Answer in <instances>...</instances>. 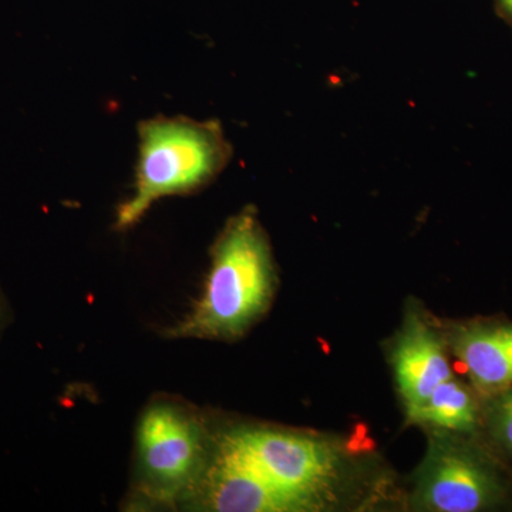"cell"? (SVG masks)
Returning a JSON list of instances; mask_svg holds the SVG:
<instances>
[{
  "mask_svg": "<svg viewBox=\"0 0 512 512\" xmlns=\"http://www.w3.org/2000/svg\"><path fill=\"white\" fill-rule=\"evenodd\" d=\"M503 490L487 461L464 444L434 437L417 473L414 505L437 512H474L491 507Z\"/></svg>",
  "mask_w": 512,
  "mask_h": 512,
  "instance_id": "cell-5",
  "label": "cell"
},
{
  "mask_svg": "<svg viewBox=\"0 0 512 512\" xmlns=\"http://www.w3.org/2000/svg\"><path fill=\"white\" fill-rule=\"evenodd\" d=\"M212 436L188 404L157 399L141 414L136 436V493L156 505H181L197 490Z\"/></svg>",
  "mask_w": 512,
  "mask_h": 512,
  "instance_id": "cell-3",
  "label": "cell"
},
{
  "mask_svg": "<svg viewBox=\"0 0 512 512\" xmlns=\"http://www.w3.org/2000/svg\"><path fill=\"white\" fill-rule=\"evenodd\" d=\"M490 421L495 439L512 451V386L504 389L493 403Z\"/></svg>",
  "mask_w": 512,
  "mask_h": 512,
  "instance_id": "cell-10",
  "label": "cell"
},
{
  "mask_svg": "<svg viewBox=\"0 0 512 512\" xmlns=\"http://www.w3.org/2000/svg\"><path fill=\"white\" fill-rule=\"evenodd\" d=\"M275 288L271 247L254 212L228 222L215 242L210 272L192 311L171 338H239L264 315Z\"/></svg>",
  "mask_w": 512,
  "mask_h": 512,
  "instance_id": "cell-1",
  "label": "cell"
},
{
  "mask_svg": "<svg viewBox=\"0 0 512 512\" xmlns=\"http://www.w3.org/2000/svg\"><path fill=\"white\" fill-rule=\"evenodd\" d=\"M134 191L117 210V228L133 227L163 198L191 194L228 163L229 146L215 121L156 117L138 130Z\"/></svg>",
  "mask_w": 512,
  "mask_h": 512,
  "instance_id": "cell-2",
  "label": "cell"
},
{
  "mask_svg": "<svg viewBox=\"0 0 512 512\" xmlns=\"http://www.w3.org/2000/svg\"><path fill=\"white\" fill-rule=\"evenodd\" d=\"M187 505L217 512H302L315 504L259 474L221 436L212 437L208 466Z\"/></svg>",
  "mask_w": 512,
  "mask_h": 512,
  "instance_id": "cell-6",
  "label": "cell"
},
{
  "mask_svg": "<svg viewBox=\"0 0 512 512\" xmlns=\"http://www.w3.org/2000/svg\"><path fill=\"white\" fill-rule=\"evenodd\" d=\"M271 483L322 507L339 473V456L328 441L274 427L242 426L220 434Z\"/></svg>",
  "mask_w": 512,
  "mask_h": 512,
  "instance_id": "cell-4",
  "label": "cell"
},
{
  "mask_svg": "<svg viewBox=\"0 0 512 512\" xmlns=\"http://www.w3.org/2000/svg\"><path fill=\"white\" fill-rule=\"evenodd\" d=\"M393 362L409 420L441 383L453 377L440 339L426 322L414 316H409L400 333Z\"/></svg>",
  "mask_w": 512,
  "mask_h": 512,
  "instance_id": "cell-7",
  "label": "cell"
},
{
  "mask_svg": "<svg viewBox=\"0 0 512 512\" xmlns=\"http://www.w3.org/2000/svg\"><path fill=\"white\" fill-rule=\"evenodd\" d=\"M410 421L437 429L470 431L477 423L476 403L467 387L450 377L431 393Z\"/></svg>",
  "mask_w": 512,
  "mask_h": 512,
  "instance_id": "cell-9",
  "label": "cell"
},
{
  "mask_svg": "<svg viewBox=\"0 0 512 512\" xmlns=\"http://www.w3.org/2000/svg\"><path fill=\"white\" fill-rule=\"evenodd\" d=\"M454 352L478 389L512 386V326H470L453 336Z\"/></svg>",
  "mask_w": 512,
  "mask_h": 512,
  "instance_id": "cell-8",
  "label": "cell"
},
{
  "mask_svg": "<svg viewBox=\"0 0 512 512\" xmlns=\"http://www.w3.org/2000/svg\"><path fill=\"white\" fill-rule=\"evenodd\" d=\"M9 316L10 311L8 302H6L3 292L0 291V336H2L3 330H5L6 325H8Z\"/></svg>",
  "mask_w": 512,
  "mask_h": 512,
  "instance_id": "cell-11",
  "label": "cell"
},
{
  "mask_svg": "<svg viewBox=\"0 0 512 512\" xmlns=\"http://www.w3.org/2000/svg\"><path fill=\"white\" fill-rule=\"evenodd\" d=\"M498 3H500L501 12L504 13L505 18L512 22V0H498Z\"/></svg>",
  "mask_w": 512,
  "mask_h": 512,
  "instance_id": "cell-12",
  "label": "cell"
}]
</instances>
